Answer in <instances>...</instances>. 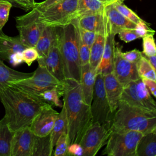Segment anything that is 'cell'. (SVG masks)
Listing matches in <instances>:
<instances>
[{
    "label": "cell",
    "mask_w": 156,
    "mask_h": 156,
    "mask_svg": "<svg viewBox=\"0 0 156 156\" xmlns=\"http://www.w3.org/2000/svg\"><path fill=\"white\" fill-rule=\"evenodd\" d=\"M0 101L5 109L2 120L13 132L30 126L41 108L49 104L40 97L10 86L0 89Z\"/></svg>",
    "instance_id": "obj_1"
},
{
    "label": "cell",
    "mask_w": 156,
    "mask_h": 156,
    "mask_svg": "<svg viewBox=\"0 0 156 156\" xmlns=\"http://www.w3.org/2000/svg\"><path fill=\"white\" fill-rule=\"evenodd\" d=\"M67 86L63 95L65 108L68 146L79 143L82 137L93 123L90 105L83 99L80 83L73 80H66Z\"/></svg>",
    "instance_id": "obj_2"
},
{
    "label": "cell",
    "mask_w": 156,
    "mask_h": 156,
    "mask_svg": "<svg viewBox=\"0 0 156 156\" xmlns=\"http://www.w3.org/2000/svg\"><path fill=\"white\" fill-rule=\"evenodd\" d=\"M156 127V111L138 108L119 102L110 124L111 132L134 130L144 135Z\"/></svg>",
    "instance_id": "obj_3"
},
{
    "label": "cell",
    "mask_w": 156,
    "mask_h": 156,
    "mask_svg": "<svg viewBox=\"0 0 156 156\" xmlns=\"http://www.w3.org/2000/svg\"><path fill=\"white\" fill-rule=\"evenodd\" d=\"M60 51L66 80L80 82L81 65L79 58V31L76 18L59 27Z\"/></svg>",
    "instance_id": "obj_4"
},
{
    "label": "cell",
    "mask_w": 156,
    "mask_h": 156,
    "mask_svg": "<svg viewBox=\"0 0 156 156\" xmlns=\"http://www.w3.org/2000/svg\"><path fill=\"white\" fill-rule=\"evenodd\" d=\"M10 86L38 97L44 91L56 89L63 96L67 86V80L66 82L60 81L45 66L38 65L31 77L15 81Z\"/></svg>",
    "instance_id": "obj_5"
},
{
    "label": "cell",
    "mask_w": 156,
    "mask_h": 156,
    "mask_svg": "<svg viewBox=\"0 0 156 156\" xmlns=\"http://www.w3.org/2000/svg\"><path fill=\"white\" fill-rule=\"evenodd\" d=\"M143 135L142 132L134 130L111 132L102 154L109 156H136L137 146Z\"/></svg>",
    "instance_id": "obj_6"
},
{
    "label": "cell",
    "mask_w": 156,
    "mask_h": 156,
    "mask_svg": "<svg viewBox=\"0 0 156 156\" xmlns=\"http://www.w3.org/2000/svg\"><path fill=\"white\" fill-rule=\"evenodd\" d=\"M77 0H65L39 13L40 21L45 26L62 27L76 18Z\"/></svg>",
    "instance_id": "obj_7"
},
{
    "label": "cell",
    "mask_w": 156,
    "mask_h": 156,
    "mask_svg": "<svg viewBox=\"0 0 156 156\" xmlns=\"http://www.w3.org/2000/svg\"><path fill=\"white\" fill-rule=\"evenodd\" d=\"M90 110L93 122H98L101 124L110 125L114 113L111 111L106 96L104 74L101 73L96 74Z\"/></svg>",
    "instance_id": "obj_8"
},
{
    "label": "cell",
    "mask_w": 156,
    "mask_h": 156,
    "mask_svg": "<svg viewBox=\"0 0 156 156\" xmlns=\"http://www.w3.org/2000/svg\"><path fill=\"white\" fill-rule=\"evenodd\" d=\"M119 102L138 108L156 111V101L141 78L130 82L124 87Z\"/></svg>",
    "instance_id": "obj_9"
},
{
    "label": "cell",
    "mask_w": 156,
    "mask_h": 156,
    "mask_svg": "<svg viewBox=\"0 0 156 156\" xmlns=\"http://www.w3.org/2000/svg\"><path fill=\"white\" fill-rule=\"evenodd\" d=\"M19 37L27 47H35L45 25L39 20V13L32 9L29 13L15 18Z\"/></svg>",
    "instance_id": "obj_10"
},
{
    "label": "cell",
    "mask_w": 156,
    "mask_h": 156,
    "mask_svg": "<svg viewBox=\"0 0 156 156\" xmlns=\"http://www.w3.org/2000/svg\"><path fill=\"white\" fill-rule=\"evenodd\" d=\"M110 125L93 122L88 128L79 144L83 149V156H94L107 143L111 133Z\"/></svg>",
    "instance_id": "obj_11"
},
{
    "label": "cell",
    "mask_w": 156,
    "mask_h": 156,
    "mask_svg": "<svg viewBox=\"0 0 156 156\" xmlns=\"http://www.w3.org/2000/svg\"><path fill=\"white\" fill-rule=\"evenodd\" d=\"M38 65L45 66L49 72L61 82H66L63 65L60 51V33L58 27L57 37L53 41L48 54L43 58H38Z\"/></svg>",
    "instance_id": "obj_12"
},
{
    "label": "cell",
    "mask_w": 156,
    "mask_h": 156,
    "mask_svg": "<svg viewBox=\"0 0 156 156\" xmlns=\"http://www.w3.org/2000/svg\"><path fill=\"white\" fill-rule=\"evenodd\" d=\"M121 48L115 44L113 62V73L124 87L130 82L140 79L136 63L130 62L122 55Z\"/></svg>",
    "instance_id": "obj_13"
},
{
    "label": "cell",
    "mask_w": 156,
    "mask_h": 156,
    "mask_svg": "<svg viewBox=\"0 0 156 156\" xmlns=\"http://www.w3.org/2000/svg\"><path fill=\"white\" fill-rule=\"evenodd\" d=\"M50 104L43 106L34 117L29 127L35 136L43 137L51 132L58 112Z\"/></svg>",
    "instance_id": "obj_14"
},
{
    "label": "cell",
    "mask_w": 156,
    "mask_h": 156,
    "mask_svg": "<svg viewBox=\"0 0 156 156\" xmlns=\"http://www.w3.org/2000/svg\"><path fill=\"white\" fill-rule=\"evenodd\" d=\"M35 135L29 126L14 132L11 142L10 156H32Z\"/></svg>",
    "instance_id": "obj_15"
},
{
    "label": "cell",
    "mask_w": 156,
    "mask_h": 156,
    "mask_svg": "<svg viewBox=\"0 0 156 156\" xmlns=\"http://www.w3.org/2000/svg\"><path fill=\"white\" fill-rule=\"evenodd\" d=\"M104 12L107 20L108 34L116 35L122 29H135L136 27V24L119 12L113 3L105 5Z\"/></svg>",
    "instance_id": "obj_16"
},
{
    "label": "cell",
    "mask_w": 156,
    "mask_h": 156,
    "mask_svg": "<svg viewBox=\"0 0 156 156\" xmlns=\"http://www.w3.org/2000/svg\"><path fill=\"white\" fill-rule=\"evenodd\" d=\"M78 26L83 29L107 36L108 34L104 12L85 15L76 18Z\"/></svg>",
    "instance_id": "obj_17"
},
{
    "label": "cell",
    "mask_w": 156,
    "mask_h": 156,
    "mask_svg": "<svg viewBox=\"0 0 156 156\" xmlns=\"http://www.w3.org/2000/svg\"><path fill=\"white\" fill-rule=\"evenodd\" d=\"M104 85L111 111L114 113L119 104L124 86L116 78L113 72L104 75Z\"/></svg>",
    "instance_id": "obj_18"
},
{
    "label": "cell",
    "mask_w": 156,
    "mask_h": 156,
    "mask_svg": "<svg viewBox=\"0 0 156 156\" xmlns=\"http://www.w3.org/2000/svg\"><path fill=\"white\" fill-rule=\"evenodd\" d=\"M96 71L92 69L90 64L82 65L80 85L83 101L88 105L91 104L95 84Z\"/></svg>",
    "instance_id": "obj_19"
},
{
    "label": "cell",
    "mask_w": 156,
    "mask_h": 156,
    "mask_svg": "<svg viewBox=\"0 0 156 156\" xmlns=\"http://www.w3.org/2000/svg\"><path fill=\"white\" fill-rule=\"evenodd\" d=\"M18 36L10 37L0 30V58L9 61L10 55L16 52H23L26 48Z\"/></svg>",
    "instance_id": "obj_20"
},
{
    "label": "cell",
    "mask_w": 156,
    "mask_h": 156,
    "mask_svg": "<svg viewBox=\"0 0 156 156\" xmlns=\"http://www.w3.org/2000/svg\"><path fill=\"white\" fill-rule=\"evenodd\" d=\"M114 34H109L105 37V43L101 61L97 68L96 74L101 73L106 74L113 71L114 49L115 46Z\"/></svg>",
    "instance_id": "obj_21"
},
{
    "label": "cell",
    "mask_w": 156,
    "mask_h": 156,
    "mask_svg": "<svg viewBox=\"0 0 156 156\" xmlns=\"http://www.w3.org/2000/svg\"><path fill=\"white\" fill-rule=\"evenodd\" d=\"M58 27L45 26L35 48L38 53V58H43L48 54L53 41L57 37Z\"/></svg>",
    "instance_id": "obj_22"
},
{
    "label": "cell",
    "mask_w": 156,
    "mask_h": 156,
    "mask_svg": "<svg viewBox=\"0 0 156 156\" xmlns=\"http://www.w3.org/2000/svg\"><path fill=\"white\" fill-rule=\"evenodd\" d=\"M32 73H23L15 70L4 63V60L0 58V89L4 88L16 80L31 77Z\"/></svg>",
    "instance_id": "obj_23"
},
{
    "label": "cell",
    "mask_w": 156,
    "mask_h": 156,
    "mask_svg": "<svg viewBox=\"0 0 156 156\" xmlns=\"http://www.w3.org/2000/svg\"><path fill=\"white\" fill-rule=\"evenodd\" d=\"M106 36L97 34L96 38L90 48V56L89 64L91 68L96 71L103 54Z\"/></svg>",
    "instance_id": "obj_24"
},
{
    "label": "cell",
    "mask_w": 156,
    "mask_h": 156,
    "mask_svg": "<svg viewBox=\"0 0 156 156\" xmlns=\"http://www.w3.org/2000/svg\"><path fill=\"white\" fill-rule=\"evenodd\" d=\"M136 156H156V134L151 132L142 136L137 146Z\"/></svg>",
    "instance_id": "obj_25"
},
{
    "label": "cell",
    "mask_w": 156,
    "mask_h": 156,
    "mask_svg": "<svg viewBox=\"0 0 156 156\" xmlns=\"http://www.w3.org/2000/svg\"><path fill=\"white\" fill-rule=\"evenodd\" d=\"M105 5L100 0H77L76 18L80 16L102 12Z\"/></svg>",
    "instance_id": "obj_26"
},
{
    "label": "cell",
    "mask_w": 156,
    "mask_h": 156,
    "mask_svg": "<svg viewBox=\"0 0 156 156\" xmlns=\"http://www.w3.org/2000/svg\"><path fill=\"white\" fill-rule=\"evenodd\" d=\"M67 133V124L65 110L63 105L62 107L61 112L58 113L57 118L55 121L54 127L49 134L51 146L54 151V147L60 136L63 132Z\"/></svg>",
    "instance_id": "obj_27"
},
{
    "label": "cell",
    "mask_w": 156,
    "mask_h": 156,
    "mask_svg": "<svg viewBox=\"0 0 156 156\" xmlns=\"http://www.w3.org/2000/svg\"><path fill=\"white\" fill-rule=\"evenodd\" d=\"M13 133L2 119L0 120V156H10Z\"/></svg>",
    "instance_id": "obj_28"
},
{
    "label": "cell",
    "mask_w": 156,
    "mask_h": 156,
    "mask_svg": "<svg viewBox=\"0 0 156 156\" xmlns=\"http://www.w3.org/2000/svg\"><path fill=\"white\" fill-rule=\"evenodd\" d=\"M53 150L51 146L49 135L46 136L40 137L35 136L32 156L52 155Z\"/></svg>",
    "instance_id": "obj_29"
},
{
    "label": "cell",
    "mask_w": 156,
    "mask_h": 156,
    "mask_svg": "<svg viewBox=\"0 0 156 156\" xmlns=\"http://www.w3.org/2000/svg\"><path fill=\"white\" fill-rule=\"evenodd\" d=\"M138 75L140 78H145L156 82V73L155 70L144 54L136 63Z\"/></svg>",
    "instance_id": "obj_30"
},
{
    "label": "cell",
    "mask_w": 156,
    "mask_h": 156,
    "mask_svg": "<svg viewBox=\"0 0 156 156\" xmlns=\"http://www.w3.org/2000/svg\"><path fill=\"white\" fill-rule=\"evenodd\" d=\"M113 5L119 12H120L126 18L134 23L135 24H136L139 22L144 21L141 18H140L133 11L127 7L124 4H123L122 2L115 1L113 3Z\"/></svg>",
    "instance_id": "obj_31"
},
{
    "label": "cell",
    "mask_w": 156,
    "mask_h": 156,
    "mask_svg": "<svg viewBox=\"0 0 156 156\" xmlns=\"http://www.w3.org/2000/svg\"><path fill=\"white\" fill-rule=\"evenodd\" d=\"M40 98L43 99L45 102L50 104L52 105H55L58 107H62L63 103L60 100V97L62 96L61 93L56 89H51L44 91L40 94Z\"/></svg>",
    "instance_id": "obj_32"
},
{
    "label": "cell",
    "mask_w": 156,
    "mask_h": 156,
    "mask_svg": "<svg viewBox=\"0 0 156 156\" xmlns=\"http://www.w3.org/2000/svg\"><path fill=\"white\" fill-rule=\"evenodd\" d=\"M142 52L147 57L156 55V43L154 35L150 34L143 37Z\"/></svg>",
    "instance_id": "obj_33"
},
{
    "label": "cell",
    "mask_w": 156,
    "mask_h": 156,
    "mask_svg": "<svg viewBox=\"0 0 156 156\" xmlns=\"http://www.w3.org/2000/svg\"><path fill=\"white\" fill-rule=\"evenodd\" d=\"M68 147V140L67 133L63 132L57 140L55 145V150L53 155L54 156L67 155Z\"/></svg>",
    "instance_id": "obj_34"
},
{
    "label": "cell",
    "mask_w": 156,
    "mask_h": 156,
    "mask_svg": "<svg viewBox=\"0 0 156 156\" xmlns=\"http://www.w3.org/2000/svg\"><path fill=\"white\" fill-rule=\"evenodd\" d=\"M12 4L7 0H0V30L7 23Z\"/></svg>",
    "instance_id": "obj_35"
},
{
    "label": "cell",
    "mask_w": 156,
    "mask_h": 156,
    "mask_svg": "<svg viewBox=\"0 0 156 156\" xmlns=\"http://www.w3.org/2000/svg\"><path fill=\"white\" fill-rule=\"evenodd\" d=\"M79 58L81 66L89 63L90 56V48L84 44L80 38L79 35Z\"/></svg>",
    "instance_id": "obj_36"
},
{
    "label": "cell",
    "mask_w": 156,
    "mask_h": 156,
    "mask_svg": "<svg viewBox=\"0 0 156 156\" xmlns=\"http://www.w3.org/2000/svg\"><path fill=\"white\" fill-rule=\"evenodd\" d=\"M78 27H79L80 38L81 39V40L82 41V42L84 44H85L86 45H87L88 46L91 48V46H92L93 43H94V41L96 38L97 33L82 29L79 26H78Z\"/></svg>",
    "instance_id": "obj_37"
},
{
    "label": "cell",
    "mask_w": 156,
    "mask_h": 156,
    "mask_svg": "<svg viewBox=\"0 0 156 156\" xmlns=\"http://www.w3.org/2000/svg\"><path fill=\"white\" fill-rule=\"evenodd\" d=\"M22 54L24 62L29 66L38 58V53L35 47H27L23 51Z\"/></svg>",
    "instance_id": "obj_38"
},
{
    "label": "cell",
    "mask_w": 156,
    "mask_h": 156,
    "mask_svg": "<svg viewBox=\"0 0 156 156\" xmlns=\"http://www.w3.org/2000/svg\"><path fill=\"white\" fill-rule=\"evenodd\" d=\"M135 30L136 34L138 35L139 38H143L150 34L154 35L155 34V30L152 29L149 26V24L144 21L137 23L136 24Z\"/></svg>",
    "instance_id": "obj_39"
},
{
    "label": "cell",
    "mask_w": 156,
    "mask_h": 156,
    "mask_svg": "<svg viewBox=\"0 0 156 156\" xmlns=\"http://www.w3.org/2000/svg\"><path fill=\"white\" fill-rule=\"evenodd\" d=\"M118 34L119 38L126 43H129L139 38L135 29H124L119 31Z\"/></svg>",
    "instance_id": "obj_40"
},
{
    "label": "cell",
    "mask_w": 156,
    "mask_h": 156,
    "mask_svg": "<svg viewBox=\"0 0 156 156\" xmlns=\"http://www.w3.org/2000/svg\"><path fill=\"white\" fill-rule=\"evenodd\" d=\"M143 55V52L137 49H133L130 51L122 52V55L125 59L130 62L135 63H137Z\"/></svg>",
    "instance_id": "obj_41"
},
{
    "label": "cell",
    "mask_w": 156,
    "mask_h": 156,
    "mask_svg": "<svg viewBox=\"0 0 156 156\" xmlns=\"http://www.w3.org/2000/svg\"><path fill=\"white\" fill-rule=\"evenodd\" d=\"M65 0H45L40 3H35V5L32 9L40 13L45 9L55 4H57Z\"/></svg>",
    "instance_id": "obj_42"
},
{
    "label": "cell",
    "mask_w": 156,
    "mask_h": 156,
    "mask_svg": "<svg viewBox=\"0 0 156 156\" xmlns=\"http://www.w3.org/2000/svg\"><path fill=\"white\" fill-rule=\"evenodd\" d=\"M67 155L83 156V149L79 143H73L68 147Z\"/></svg>",
    "instance_id": "obj_43"
},
{
    "label": "cell",
    "mask_w": 156,
    "mask_h": 156,
    "mask_svg": "<svg viewBox=\"0 0 156 156\" xmlns=\"http://www.w3.org/2000/svg\"><path fill=\"white\" fill-rule=\"evenodd\" d=\"M8 62H10V63L13 66H16L24 62L22 52H16L12 54Z\"/></svg>",
    "instance_id": "obj_44"
},
{
    "label": "cell",
    "mask_w": 156,
    "mask_h": 156,
    "mask_svg": "<svg viewBox=\"0 0 156 156\" xmlns=\"http://www.w3.org/2000/svg\"><path fill=\"white\" fill-rule=\"evenodd\" d=\"M26 10L32 9L35 5V0H11Z\"/></svg>",
    "instance_id": "obj_45"
},
{
    "label": "cell",
    "mask_w": 156,
    "mask_h": 156,
    "mask_svg": "<svg viewBox=\"0 0 156 156\" xmlns=\"http://www.w3.org/2000/svg\"><path fill=\"white\" fill-rule=\"evenodd\" d=\"M149 92L156 98V82L145 78L141 79Z\"/></svg>",
    "instance_id": "obj_46"
},
{
    "label": "cell",
    "mask_w": 156,
    "mask_h": 156,
    "mask_svg": "<svg viewBox=\"0 0 156 156\" xmlns=\"http://www.w3.org/2000/svg\"><path fill=\"white\" fill-rule=\"evenodd\" d=\"M147 58L149 60V61L150 62L152 66H153V68L155 70V72L156 73V55H154V56H151V57H147Z\"/></svg>",
    "instance_id": "obj_47"
},
{
    "label": "cell",
    "mask_w": 156,
    "mask_h": 156,
    "mask_svg": "<svg viewBox=\"0 0 156 156\" xmlns=\"http://www.w3.org/2000/svg\"><path fill=\"white\" fill-rule=\"evenodd\" d=\"M105 5H107L110 4H112L116 1V0H100Z\"/></svg>",
    "instance_id": "obj_48"
},
{
    "label": "cell",
    "mask_w": 156,
    "mask_h": 156,
    "mask_svg": "<svg viewBox=\"0 0 156 156\" xmlns=\"http://www.w3.org/2000/svg\"><path fill=\"white\" fill-rule=\"evenodd\" d=\"M154 133H155V134H156V127L154 129V130L152 131Z\"/></svg>",
    "instance_id": "obj_49"
},
{
    "label": "cell",
    "mask_w": 156,
    "mask_h": 156,
    "mask_svg": "<svg viewBox=\"0 0 156 156\" xmlns=\"http://www.w3.org/2000/svg\"><path fill=\"white\" fill-rule=\"evenodd\" d=\"M124 0H116V1H121V2H123Z\"/></svg>",
    "instance_id": "obj_50"
}]
</instances>
